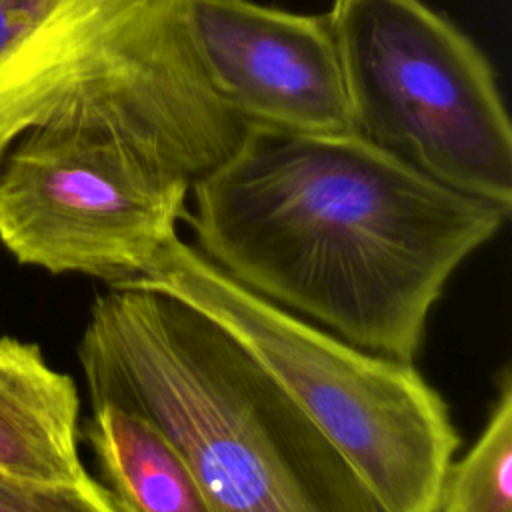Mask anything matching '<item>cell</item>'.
<instances>
[{
    "label": "cell",
    "mask_w": 512,
    "mask_h": 512,
    "mask_svg": "<svg viewBox=\"0 0 512 512\" xmlns=\"http://www.w3.org/2000/svg\"><path fill=\"white\" fill-rule=\"evenodd\" d=\"M196 248L224 274L346 342L402 362L452 274L510 208L462 194L356 130L246 124L190 186Z\"/></svg>",
    "instance_id": "1"
},
{
    "label": "cell",
    "mask_w": 512,
    "mask_h": 512,
    "mask_svg": "<svg viewBox=\"0 0 512 512\" xmlns=\"http://www.w3.org/2000/svg\"><path fill=\"white\" fill-rule=\"evenodd\" d=\"M88 396L148 416L216 512H384L354 466L212 320L108 286L78 344Z\"/></svg>",
    "instance_id": "2"
},
{
    "label": "cell",
    "mask_w": 512,
    "mask_h": 512,
    "mask_svg": "<svg viewBox=\"0 0 512 512\" xmlns=\"http://www.w3.org/2000/svg\"><path fill=\"white\" fill-rule=\"evenodd\" d=\"M188 0H0V156L32 128L114 134L190 182L246 124L214 94Z\"/></svg>",
    "instance_id": "3"
},
{
    "label": "cell",
    "mask_w": 512,
    "mask_h": 512,
    "mask_svg": "<svg viewBox=\"0 0 512 512\" xmlns=\"http://www.w3.org/2000/svg\"><path fill=\"white\" fill-rule=\"evenodd\" d=\"M172 296L220 326L360 474L384 512H436L460 434L414 362L358 348L250 292L178 234L122 284Z\"/></svg>",
    "instance_id": "4"
},
{
    "label": "cell",
    "mask_w": 512,
    "mask_h": 512,
    "mask_svg": "<svg viewBox=\"0 0 512 512\" xmlns=\"http://www.w3.org/2000/svg\"><path fill=\"white\" fill-rule=\"evenodd\" d=\"M326 16L352 128L428 178L512 210V126L472 38L424 0H334Z\"/></svg>",
    "instance_id": "5"
},
{
    "label": "cell",
    "mask_w": 512,
    "mask_h": 512,
    "mask_svg": "<svg viewBox=\"0 0 512 512\" xmlns=\"http://www.w3.org/2000/svg\"><path fill=\"white\" fill-rule=\"evenodd\" d=\"M188 192L114 134L32 128L0 156V240L20 264L122 286L178 234Z\"/></svg>",
    "instance_id": "6"
},
{
    "label": "cell",
    "mask_w": 512,
    "mask_h": 512,
    "mask_svg": "<svg viewBox=\"0 0 512 512\" xmlns=\"http://www.w3.org/2000/svg\"><path fill=\"white\" fill-rule=\"evenodd\" d=\"M186 28L210 88L244 124L354 130L326 14L252 0H188Z\"/></svg>",
    "instance_id": "7"
},
{
    "label": "cell",
    "mask_w": 512,
    "mask_h": 512,
    "mask_svg": "<svg viewBox=\"0 0 512 512\" xmlns=\"http://www.w3.org/2000/svg\"><path fill=\"white\" fill-rule=\"evenodd\" d=\"M80 398L32 342L0 338V470L40 482L88 478L78 454Z\"/></svg>",
    "instance_id": "8"
},
{
    "label": "cell",
    "mask_w": 512,
    "mask_h": 512,
    "mask_svg": "<svg viewBox=\"0 0 512 512\" xmlns=\"http://www.w3.org/2000/svg\"><path fill=\"white\" fill-rule=\"evenodd\" d=\"M82 434L120 512H216L180 448L144 414L88 396Z\"/></svg>",
    "instance_id": "9"
},
{
    "label": "cell",
    "mask_w": 512,
    "mask_h": 512,
    "mask_svg": "<svg viewBox=\"0 0 512 512\" xmlns=\"http://www.w3.org/2000/svg\"><path fill=\"white\" fill-rule=\"evenodd\" d=\"M436 512H512V374H500L484 430L448 464Z\"/></svg>",
    "instance_id": "10"
},
{
    "label": "cell",
    "mask_w": 512,
    "mask_h": 512,
    "mask_svg": "<svg viewBox=\"0 0 512 512\" xmlns=\"http://www.w3.org/2000/svg\"><path fill=\"white\" fill-rule=\"evenodd\" d=\"M0 512H120L92 476L72 482H40L0 470Z\"/></svg>",
    "instance_id": "11"
}]
</instances>
